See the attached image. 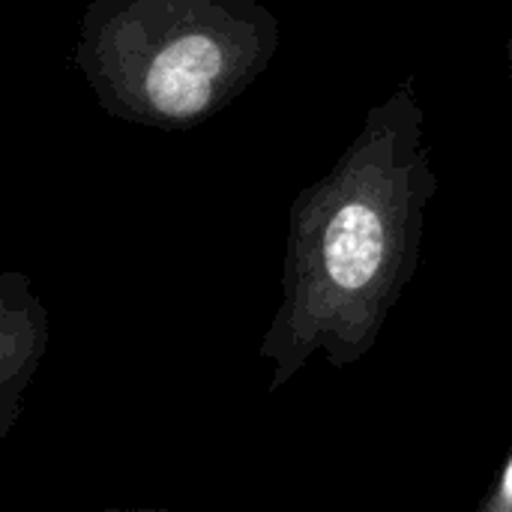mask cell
I'll use <instances>...</instances> for the list:
<instances>
[{
    "instance_id": "6",
    "label": "cell",
    "mask_w": 512,
    "mask_h": 512,
    "mask_svg": "<svg viewBox=\"0 0 512 512\" xmlns=\"http://www.w3.org/2000/svg\"><path fill=\"white\" fill-rule=\"evenodd\" d=\"M507 60H510V81H512V36H510V42H507Z\"/></svg>"
},
{
    "instance_id": "4",
    "label": "cell",
    "mask_w": 512,
    "mask_h": 512,
    "mask_svg": "<svg viewBox=\"0 0 512 512\" xmlns=\"http://www.w3.org/2000/svg\"><path fill=\"white\" fill-rule=\"evenodd\" d=\"M477 512H512V453L507 456L492 492L483 498V504L477 507Z\"/></svg>"
},
{
    "instance_id": "3",
    "label": "cell",
    "mask_w": 512,
    "mask_h": 512,
    "mask_svg": "<svg viewBox=\"0 0 512 512\" xmlns=\"http://www.w3.org/2000/svg\"><path fill=\"white\" fill-rule=\"evenodd\" d=\"M51 339V321L30 276L0 270V441L18 423L27 384Z\"/></svg>"
},
{
    "instance_id": "1",
    "label": "cell",
    "mask_w": 512,
    "mask_h": 512,
    "mask_svg": "<svg viewBox=\"0 0 512 512\" xmlns=\"http://www.w3.org/2000/svg\"><path fill=\"white\" fill-rule=\"evenodd\" d=\"M438 192L417 78L405 75L369 114L336 165L288 213L282 306L258 354L270 393L315 354L333 369L363 360L417 273L426 207Z\"/></svg>"
},
{
    "instance_id": "2",
    "label": "cell",
    "mask_w": 512,
    "mask_h": 512,
    "mask_svg": "<svg viewBox=\"0 0 512 512\" xmlns=\"http://www.w3.org/2000/svg\"><path fill=\"white\" fill-rule=\"evenodd\" d=\"M279 51V18L258 0H90L75 66L123 123L180 132L246 93Z\"/></svg>"
},
{
    "instance_id": "5",
    "label": "cell",
    "mask_w": 512,
    "mask_h": 512,
    "mask_svg": "<svg viewBox=\"0 0 512 512\" xmlns=\"http://www.w3.org/2000/svg\"><path fill=\"white\" fill-rule=\"evenodd\" d=\"M99 512H177V510H153V507H108Z\"/></svg>"
}]
</instances>
